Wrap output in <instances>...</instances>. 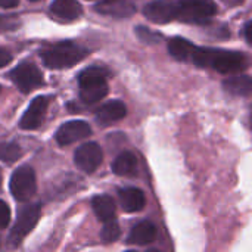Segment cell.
<instances>
[{
    "label": "cell",
    "mask_w": 252,
    "mask_h": 252,
    "mask_svg": "<svg viewBox=\"0 0 252 252\" xmlns=\"http://www.w3.org/2000/svg\"><path fill=\"white\" fill-rule=\"evenodd\" d=\"M188 62L201 66L213 68L220 74H238L248 68L250 59L242 52L214 49V47H199L193 44Z\"/></svg>",
    "instance_id": "cell-1"
},
{
    "label": "cell",
    "mask_w": 252,
    "mask_h": 252,
    "mask_svg": "<svg viewBox=\"0 0 252 252\" xmlns=\"http://www.w3.org/2000/svg\"><path fill=\"white\" fill-rule=\"evenodd\" d=\"M89 55V50L74 41L63 40L40 50V58L43 63L50 69L71 68Z\"/></svg>",
    "instance_id": "cell-2"
},
{
    "label": "cell",
    "mask_w": 252,
    "mask_h": 252,
    "mask_svg": "<svg viewBox=\"0 0 252 252\" xmlns=\"http://www.w3.org/2000/svg\"><path fill=\"white\" fill-rule=\"evenodd\" d=\"M216 12L214 0H174V21L205 25Z\"/></svg>",
    "instance_id": "cell-3"
},
{
    "label": "cell",
    "mask_w": 252,
    "mask_h": 252,
    "mask_svg": "<svg viewBox=\"0 0 252 252\" xmlns=\"http://www.w3.org/2000/svg\"><path fill=\"white\" fill-rule=\"evenodd\" d=\"M40 213H41V208H40V204H28V205H24L19 208L18 211V217H16V221L9 233V245L12 247H16L19 245L24 238L35 227L38 219H40Z\"/></svg>",
    "instance_id": "cell-4"
},
{
    "label": "cell",
    "mask_w": 252,
    "mask_h": 252,
    "mask_svg": "<svg viewBox=\"0 0 252 252\" xmlns=\"http://www.w3.org/2000/svg\"><path fill=\"white\" fill-rule=\"evenodd\" d=\"M9 189L12 196L18 202H25L30 198H32L37 189L34 170L28 165H21L19 168H16L10 177Z\"/></svg>",
    "instance_id": "cell-5"
},
{
    "label": "cell",
    "mask_w": 252,
    "mask_h": 252,
    "mask_svg": "<svg viewBox=\"0 0 252 252\" xmlns=\"http://www.w3.org/2000/svg\"><path fill=\"white\" fill-rule=\"evenodd\" d=\"M9 78L22 93H30L43 84V74L38 66L27 61L15 66L9 72Z\"/></svg>",
    "instance_id": "cell-6"
},
{
    "label": "cell",
    "mask_w": 252,
    "mask_h": 252,
    "mask_svg": "<svg viewBox=\"0 0 252 252\" xmlns=\"http://www.w3.org/2000/svg\"><path fill=\"white\" fill-rule=\"evenodd\" d=\"M102 159H103V152H102V148L96 142L83 143L74 152L75 165L87 174L94 173L102 164Z\"/></svg>",
    "instance_id": "cell-7"
},
{
    "label": "cell",
    "mask_w": 252,
    "mask_h": 252,
    "mask_svg": "<svg viewBox=\"0 0 252 252\" xmlns=\"http://www.w3.org/2000/svg\"><path fill=\"white\" fill-rule=\"evenodd\" d=\"M92 134V127L89 123L81 121V120H74L62 124L56 134L55 139L61 146H68L71 143H75L81 139H86Z\"/></svg>",
    "instance_id": "cell-8"
},
{
    "label": "cell",
    "mask_w": 252,
    "mask_h": 252,
    "mask_svg": "<svg viewBox=\"0 0 252 252\" xmlns=\"http://www.w3.org/2000/svg\"><path fill=\"white\" fill-rule=\"evenodd\" d=\"M49 106V97L47 96H37L31 100L27 111L21 117L19 127L22 130H35L41 126L46 111Z\"/></svg>",
    "instance_id": "cell-9"
},
{
    "label": "cell",
    "mask_w": 252,
    "mask_h": 252,
    "mask_svg": "<svg viewBox=\"0 0 252 252\" xmlns=\"http://www.w3.org/2000/svg\"><path fill=\"white\" fill-rule=\"evenodd\" d=\"M145 16L155 24H167L174 21V0H155L143 7Z\"/></svg>",
    "instance_id": "cell-10"
},
{
    "label": "cell",
    "mask_w": 252,
    "mask_h": 252,
    "mask_svg": "<svg viewBox=\"0 0 252 252\" xmlns=\"http://www.w3.org/2000/svg\"><path fill=\"white\" fill-rule=\"evenodd\" d=\"M127 114V108L124 105L123 100H111L106 102L105 105H102L97 112H96V120L102 124V126H109L114 124L120 120H123Z\"/></svg>",
    "instance_id": "cell-11"
},
{
    "label": "cell",
    "mask_w": 252,
    "mask_h": 252,
    "mask_svg": "<svg viewBox=\"0 0 252 252\" xmlns=\"http://www.w3.org/2000/svg\"><path fill=\"white\" fill-rule=\"evenodd\" d=\"M94 9L102 15L127 18L136 12V4L131 0H109V1H99Z\"/></svg>",
    "instance_id": "cell-12"
},
{
    "label": "cell",
    "mask_w": 252,
    "mask_h": 252,
    "mask_svg": "<svg viewBox=\"0 0 252 252\" xmlns=\"http://www.w3.org/2000/svg\"><path fill=\"white\" fill-rule=\"evenodd\" d=\"M118 198L126 213H139L146 204L145 193L137 188H124L118 190Z\"/></svg>",
    "instance_id": "cell-13"
},
{
    "label": "cell",
    "mask_w": 252,
    "mask_h": 252,
    "mask_svg": "<svg viewBox=\"0 0 252 252\" xmlns=\"http://www.w3.org/2000/svg\"><path fill=\"white\" fill-rule=\"evenodd\" d=\"M157 236V227L152 221H140L137 223L128 233L127 244L130 245H148L155 241Z\"/></svg>",
    "instance_id": "cell-14"
},
{
    "label": "cell",
    "mask_w": 252,
    "mask_h": 252,
    "mask_svg": "<svg viewBox=\"0 0 252 252\" xmlns=\"http://www.w3.org/2000/svg\"><path fill=\"white\" fill-rule=\"evenodd\" d=\"M50 12L63 21H72L81 15L83 9L78 0H53L50 4Z\"/></svg>",
    "instance_id": "cell-15"
},
{
    "label": "cell",
    "mask_w": 252,
    "mask_h": 252,
    "mask_svg": "<svg viewBox=\"0 0 252 252\" xmlns=\"http://www.w3.org/2000/svg\"><path fill=\"white\" fill-rule=\"evenodd\" d=\"M112 171L121 177H133L137 173V158L133 152H121L112 162Z\"/></svg>",
    "instance_id": "cell-16"
},
{
    "label": "cell",
    "mask_w": 252,
    "mask_h": 252,
    "mask_svg": "<svg viewBox=\"0 0 252 252\" xmlns=\"http://www.w3.org/2000/svg\"><path fill=\"white\" fill-rule=\"evenodd\" d=\"M92 208L99 221H108L115 217V202L109 195H97L92 199Z\"/></svg>",
    "instance_id": "cell-17"
},
{
    "label": "cell",
    "mask_w": 252,
    "mask_h": 252,
    "mask_svg": "<svg viewBox=\"0 0 252 252\" xmlns=\"http://www.w3.org/2000/svg\"><path fill=\"white\" fill-rule=\"evenodd\" d=\"M108 94L106 81H96L80 86V99L84 103H96Z\"/></svg>",
    "instance_id": "cell-18"
},
{
    "label": "cell",
    "mask_w": 252,
    "mask_h": 252,
    "mask_svg": "<svg viewBox=\"0 0 252 252\" xmlns=\"http://www.w3.org/2000/svg\"><path fill=\"white\" fill-rule=\"evenodd\" d=\"M226 92L236 96H248L252 90V80L250 75H232L223 81Z\"/></svg>",
    "instance_id": "cell-19"
},
{
    "label": "cell",
    "mask_w": 252,
    "mask_h": 252,
    "mask_svg": "<svg viewBox=\"0 0 252 252\" xmlns=\"http://www.w3.org/2000/svg\"><path fill=\"white\" fill-rule=\"evenodd\" d=\"M193 47V43L183 38V37H173L171 40H168V52L170 55L182 62H188L189 53Z\"/></svg>",
    "instance_id": "cell-20"
},
{
    "label": "cell",
    "mask_w": 252,
    "mask_h": 252,
    "mask_svg": "<svg viewBox=\"0 0 252 252\" xmlns=\"http://www.w3.org/2000/svg\"><path fill=\"white\" fill-rule=\"evenodd\" d=\"M109 72L108 69L102 68V66H90L84 71L80 72L78 75V84H89V83H96V81H106Z\"/></svg>",
    "instance_id": "cell-21"
},
{
    "label": "cell",
    "mask_w": 252,
    "mask_h": 252,
    "mask_svg": "<svg viewBox=\"0 0 252 252\" xmlns=\"http://www.w3.org/2000/svg\"><path fill=\"white\" fill-rule=\"evenodd\" d=\"M121 235V229L118 226V223L115 221V219H111L108 221H105L103 224V229L100 232V238L105 244H111V242H115Z\"/></svg>",
    "instance_id": "cell-22"
},
{
    "label": "cell",
    "mask_w": 252,
    "mask_h": 252,
    "mask_svg": "<svg viewBox=\"0 0 252 252\" xmlns=\"http://www.w3.org/2000/svg\"><path fill=\"white\" fill-rule=\"evenodd\" d=\"M22 155L21 148L16 143H0V161L15 162Z\"/></svg>",
    "instance_id": "cell-23"
},
{
    "label": "cell",
    "mask_w": 252,
    "mask_h": 252,
    "mask_svg": "<svg viewBox=\"0 0 252 252\" xmlns=\"http://www.w3.org/2000/svg\"><path fill=\"white\" fill-rule=\"evenodd\" d=\"M136 34H137L139 40L146 43V44H157L162 38L161 34H158V32H155V31H152V30H149L146 27H142V25H139L136 28Z\"/></svg>",
    "instance_id": "cell-24"
},
{
    "label": "cell",
    "mask_w": 252,
    "mask_h": 252,
    "mask_svg": "<svg viewBox=\"0 0 252 252\" xmlns=\"http://www.w3.org/2000/svg\"><path fill=\"white\" fill-rule=\"evenodd\" d=\"M21 21L16 15H1L0 13V32L13 31L19 27Z\"/></svg>",
    "instance_id": "cell-25"
},
{
    "label": "cell",
    "mask_w": 252,
    "mask_h": 252,
    "mask_svg": "<svg viewBox=\"0 0 252 252\" xmlns=\"http://www.w3.org/2000/svg\"><path fill=\"white\" fill-rule=\"evenodd\" d=\"M10 223V208L9 205L0 199V229H6Z\"/></svg>",
    "instance_id": "cell-26"
},
{
    "label": "cell",
    "mask_w": 252,
    "mask_h": 252,
    "mask_svg": "<svg viewBox=\"0 0 252 252\" xmlns=\"http://www.w3.org/2000/svg\"><path fill=\"white\" fill-rule=\"evenodd\" d=\"M12 62V55L7 49L4 47H0V68L1 66H6L7 63Z\"/></svg>",
    "instance_id": "cell-27"
},
{
    "label": "cell",
    "mask_w": 252,
    "mask_h": 252,
    "mask_svg": "<svg viewBox=\"0 0 252 252\" xmlns=\"http://www.w3.org/2000/svg\"><path fill=\"white\" fill-rule=\"evenodd\" d=\"M19 0H0V7H15Z\"/></svg>",
    "instance_id": "cell-28"
},
{
    "label": "cell",
    "mask_w": 252,
    "mask_h": 252,
    "mask_svg": "<svg viewBox=\"0 0 252 252\" xmlns=\"http://www.w3.org/2000/svg\"><path fill=\"white\" fill-rule=\"evenodd\" d=\"M250 31H251V22L248 21L244 27V35H245V40L247 43H251V35H250Z\"/></svg>",
    "instance_id": "cell-29"
},
{
    "label": "cell",
    "mask_w": 252,
    "mask_h": 252,
    "mask_svg": "<svg viewBox=\"0 0 252 252\" xmlns=\"http://www.w3.org/2000/svg\"><path fill=\"white\" fill-rule=\"evenodd\" d=\"M229 4H232V6H238V4H241V3H244V0H226Z\"/></svg>",
    "instance_id": "cell-30"
},
{
    "label": "cell",
    "mask_w": 252,
    "mask_h": 252,
    "mask_svg": "<svg viewBox=\"0 0 252 252\" xmlns=\"http://www.w3.org/2000/svg\"><path fill=\"white\" fill-rule=\"evenodd\" d=\"M0 185H1V171H0Z\"/></svg>",
    "instance_id": "cell-31"
},
{
    "label": "cell",
    "mask_w": 252,
    "mask_h": 252,
    "mask_svg": "<svg viewBox=\"0 0 252 252\" xmlns=\"http://www.w3.org/2000/svg\"><path fill=\"white\" fill-rule=\"evenodd\" d=\"M30 1H40V0H30Z\"/></svg>",
    "instance_id": "cell-32"
},
{
    "label": "cell",
    "mask_w": 252,
    "mask_h": 252,
    "mask_svg": "<svg viewBox=\"0 0 252 252\" xmlns=\"http://www.w3.org/2000/svg\"><path fill=\"white\" fill-rule=\"evenodd\" d=\"M100 1H109V0H100Z\"/></svg>",
    "instance_id": "cell-33"
}]
</instances>
